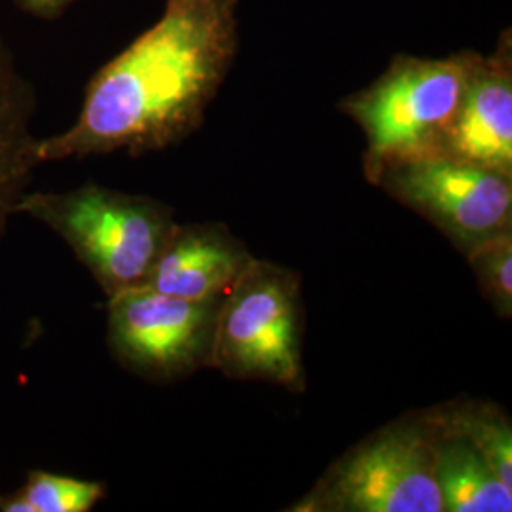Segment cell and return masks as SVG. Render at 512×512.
I'll return each mask as SVG.
<instances>
[{"label":"cell","mask_w":512,"mask_h":512,"mask_svg":"<svg viewBox=\"0 0 512 512\" xmlns=\"http://www.w3.org/2000/svg\"><path fill=\"white\" fill-rule=\"evenodd\" d=\"M238 0H167L164 16L88 84L73 126L38 139L40 164L171 147L203 122L228 73Z\"/></svg>","instance_id":"1"},{"label":"cell","mask_w":512,"mask_h":512,"mask_svg":"<svg viewBox=\"0 0 512 512\" xmlns=\"http://www.w3.org/2000/svg\"><path fill=\"white\" fill-rule=\"evenodd\" d=\"M16 213L63 239L107 296L145 285L177 226L164 202L97 183L69 192L29 190Z\"/></svg>","instance_id":"2"},{"label":"cell","mask_w":512,"mask_h":512,"mask_svg":"<svg viewBox=\"0 0 512 512\" xmlns=\"http://www.w3.org/2000/svg\"><path fill=\"white\" fill-rule=\"evenodd\" d=\"M480 55L397 57L363 92L342 103L365 133L366 179L385 165L440 154Z\"/></svg>","instance_id":"3"},{"label":"cell","mask_w":512,"mask_h":512,"mask_svg":"<svg viewBox=\"0 0 512 512\" xmlns=\"http://www.w3.org/2000/svg\"><path fill=\"white\" fill-rule=\"evenodd\" d=\"M300 279L253 260L220 302L211 368L234 380L304 389Z\"/></svg>","instance_id":"4"},{"label":"cell","mask_w":512,"mask_h":512,"mask_svg":"<svg viewBox=\"0 0 512 512\" xmlns=\"http://www.w3.org/2000/svg\"><path fill=\"white\" fill-rule=\"evenodd\" d=\"M293 511L444 512L431 425L423 414L385 425L338 459Z\"/></svg>","instance_id":"5"},{"label":"cell","mask_w":512,"mask_h":512,"mask_svg":"<svg viewBox=\"0 0 512 512\" xmlns=\"http://www.w3.org/2000/svg\"><path fill=\"white\" fill-rule=\"evenodd\" d=\"M372 184L429 220L465 256L512 232V177L446 154L385 165Z\"/></svg>","instance_id":"6"},{"label":"cell","mask_w":512,"mask_h":512,"mask_svg":"<svg viewBox=\"0 0 512 512\" xmlns=\"http://www.w3.org/2000/svg\"><path fill=\"white\" fill-rule=\"evenodd\" d=\"M220 302L184 300L148 285L112 294L107 302L110 353L150 382H175L211 368Z\"/></svg>","instance_id":"7"},{"label":"cell","mask_w":512,"mask_h":512,"mask_svg":"<svg viewBox=\"0 0 512 512\" xmlns=\"http://www.w3.org/2000/svg\"><path fill=\"white\" fill-rule=\"evenodd\" d=\"M255 256L222 224H179L148 275V287L184 300H222Z\"/></svg>","instance_id":"8"},{"label":"cell","mask_w":512,"mask_h":512,"mask_svg":"<svg viewBox=\"0 0 512 512\" xmlns=\"http://www.w3.org/2000/svg\"><path fill=\"white\" fill-rule=\"evenodd\" d=\"M440 154L512 177V73L507 44L480 57Z\"/></svg>","instance_id":"9"},{"label":"cell","mask_w":512,"mask_h":512,"mask_svg":"<svg viewBox=\"0 0 512 512\" xmlns=\"http://www.w3.org/2000/svg\"><path fill=\"white\" fill-rule=\"evenodd\" d=\"M35 109V88L0 37V243L40 165L38 139L31 131Z\"/></svg>","instance_id":"10"},{"label":"cell","mask_w":512,"mask_h":512,"mask_svg":"<svg viewBox=\"0 0 512 512\" xmlns=\"http://www.w3.org/2000/svg\"><path fill=\"white\" fill-rule=\"evenodd\" d=\"M431 431L435 478L444 511L511 512L512 490L503 484L488 459L458 435L440 431L435 425Z\"/></svg>","instance_id":"11"},{"label":"cell","mask_w":512,"mask_h":512,"mask_svg":"<svg viewBox=\"0 0 512 512\" xmlns=\"http://www.w3.org/2000/svg\"><path fill=\"white\" fill-rule=\"evenodd\" d=\"M440 431L471 442L512 490V427L509 416L486 401H452L423 412Z\"/></svg>","instance_id":"12"},{"label":"cell","mask_w":512,"mask_h":512,"mask_svg":"<svg viewBox=\"0 0 512 512\" xmlns=\"http://www.w3.org/2000/svg\"><path fill=\"white\" fill-rule=\"evenodd\" d=\"M19 492L33 512H90L107 495L101 482L33 469Z\"/></svg>","instance_id":"13"},{"label":"cell","mask_w":512,"mask_h":512,"mask_svg":"<svg viewBox=\"0 0 512 512\" xmlns=\"http://www.w3.org/2000/svg\"><path fill=\"white\" fill-rule=\"evenodd\" d=\"M480 293L501 317L512 315V232L478 247L467 256Z\"/></svg>","instance_id":"14"},{"label":"cell","mask_w":512,"mask_h":512,"mask_svg":"<svg viewBox=\"0 0 512 512\" xmlns=\"http://www.w3.org/2000/svg\"><path fill=\"white\" fill-rule=\"evenodd\" d=\"M14 2H18L25 12L35 14L38 18H55L69 4H73L74 0H14Z\"/></svg>","instance_id":"15"},{"label":"cell","mask_w":512,"mask_h":512,"mask_svg":"<svg viewBox=\"0 0 512 512\" xmlns=\"http://www.w3.org/2000/svg\"><path fill=\"white\" fill-rule=\"evenodd\" d=\"M0 511L2 512H33L31 505L27 503V499L23 494L16 490L10 494H0Z\"/></svg>","instance_id":"16"}]
</instances>
